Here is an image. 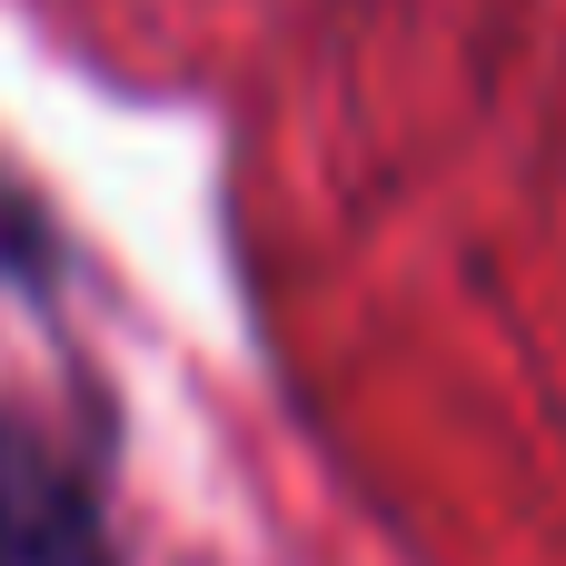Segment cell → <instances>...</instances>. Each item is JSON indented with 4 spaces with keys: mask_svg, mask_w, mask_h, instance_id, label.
<instances>
[{
    "mask_svg": "<svg viewBox=\"0 0 566 566\" xmlns=\"http://www.w3.org/2000/svg\"><path fill=\"white\" fill-rule=\"evenodd\" d=\"M0 566H119L80 458L0 418Z\"/></svg>",
    "mask_w": 566,
    "mask_h": 566,
    "instance_id": "obj_1",
    "label": "cell"
}]
</instances>
